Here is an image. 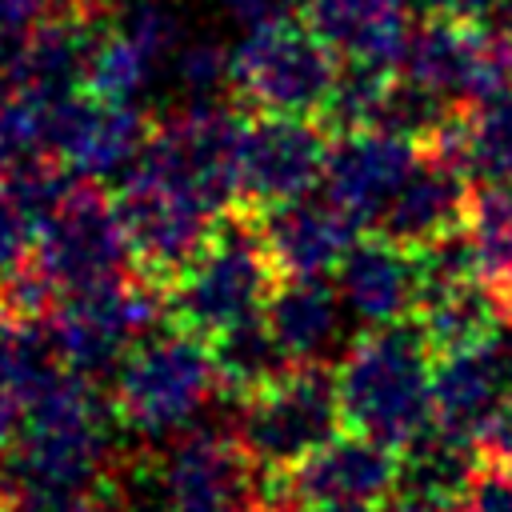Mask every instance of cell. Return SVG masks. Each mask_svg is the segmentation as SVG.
I'll return each instance as SVG.
<instances>
[{
	"mask_svg": "<svg viewBox=\"0 0 512 512\" xmlns=\"http://www.w3.org/2000/svg\"><path fill=\"white\" fill-rule=\"evenodd\" d=\"M416 320L364 328L336 368L340 412L352 432L404 448L432 424V360Z\"/></svg>",
	"mask_w": 512,
	"mask_h": 512,
	"instance_id": "1",
	"label": "cell"
},
{
	"mask_svg": "<svg viewBox=\"0 0 512 512\" xmlns=\"http://www.w3.org/2000/svg\"><path fill=\"white\" fill-rule=\"evenodd\" d=\"M276 284L280 276L260 244L252 208H232L216 220L204 252L164 288L168 324L200 340H216L220 332L260 316Z\"/></svg>",
	"mask_w": 512,
	"mask_h": 512,
	"instance_id": "2",
	"label": "cell"
},
{
	"mask_svg": "<svg viewBox=\"0 0 512 512\" xmlns=\"http://www.w3.org/2000/svg\"><path fill=\"white\" fill-rule=\"evenodd\" d=\"M220 392L208 340L172 328L148 332L112 372V412L140 440H172L188 432Z\"/></svg>",
	"mask_w": 512,
	"mask_h": 512,
	"instance_id": "3",
	"label": "cell"
},
{
	"mask_svg": "<svg viewBox=\"0 0 512 512\" xmlns=\"http://www.w3.org/2000/svg\"><path fill=\"white\" fill-rule=\"evenodd\" d=\"M160 316L168 320L164 288L144 280L140 272L136 276L120 272L112 280L64 292L44 324L64 368L96 384V380H112L128 348L148 332H156Z\"/></svg>",
	"mask_w": 512,
	"mask_h": 512,
	"instance_id": "4",
	"label": "cell"
},
{
	"mask_svg": "<svg viewBox=\"0 0 512 512\" xmlns=\"http://www.w3.org/2000/svg\"><path fill=\"white\" fill-rule=\"evenodd\" d=\"M240 144L244 116L212 104H184L152 124L148 152L136 168L196 200L204 212L224 216L240 208Z\"/></svg>",
	"mask_w": 512,
	"mask_h": 512,
	"instance_id": "5",
	"label": "cell"
},
{
	"mask_svg": "<svg viewBox=\"0 0 512 512\" xmlns=\"http://www.w3.org/2000/svg\"><path fill=\"white\" fill-rule=\"evenodd\" d=\"M336 52L292 16L252 24L232 48V96L248 112L316 116L336 80Z\"/></svg>",
	"mask_w": 512,
	"mask_h": 512,
	"instance_id": "6",
	"label": "cell"
},
{
	"mask_svg": "<svg viewBox=\"0 0 512 512\" xmlns=\"http://www.w3.org/2000/svg\"><path fill=\"white\" fill-rule=\"evenodd\" d=\"M340 424L344 412L336 372H328L324 364H292L272 384L240 400L232 432L268 476H280L320 444H328Z\"/></svg>",
	"mask_w": 512,
	"mask_h": 512,
	"instance_id": "7",
	"label": "cell"
},
{
	"mask_svg": "<svg viewBox=\"0 0 512 512\" xmlns=\"http://www.w3.org/2000/svg\"><path fill=\"white\" fill-rule=\"evenodd\" d=\"M32 260L60 296L128 272L132 252L116 196L96 180H76L36 224Z\"/></svg>",
	"mask_w": 512,
	"mask_h": 512,
	"instance_id": "8",
	"label": "cell"
},
{
	"mask_svg": "<svg viewBox=\"0 0 512 512\" xmlns=\"http://www.w3.org/2000/svg\"><path fill=\"white\" fill-rule=\"evenodd\" d=\"M148 140L152 120L136 104H108L92 92L40 100V144L76 180L120 184L144 160Z\"/></svg>",
	"mask_w": 512,
	"mask_h": 512,
	"instance_id": "9",
	"label": "cell"
},
{
	"mask_svg": "<svg viewBox=\"0 0 512 512\" xmlns=\"http://www.w3.org/2000/svg\"><path fill=\"white\" fill-rule=\"evenodd\" d=\"M268 476L236 432L188 428L156 460L164 512H260Z\"/></svg>",
	"mask_w": 512,
	"mask_h": 512,
	"instance_id": "10",
	"label": "cell"
},
{
	"mask_svg": "<svg viewBox=\"0 0 512 512\" xmlns=\"http://www.w3.org/2000/svg\"><path fill=\"white\" fill-rule=\"evenodd\" d=\"M112 196H116V212L128 236L132 268L160 288H168L204 252L220 220L144 168H132L116 184Z\"/></svg>",
	"mask_w": 512,
	"mask_h": 512,
	"instance_id": "11",
	"label": "cell"
},
{
	"mask_svg": "<svg viewBox=\"0 0 512 512\" xmlns=\"http://www.w3.org/2000/svg\"><path fill=\"white\" fill-rule=\"evenodd\" d=\"M400 72L452 108H472L512 84V40L492 36L480 24L424 16L408 36Z\"/></svg>",
	"mask_w": 512,
	"mask_h": 512,
	"instance_id": "12",
	"label": "cell"
},
{
	"mask_svg": "<svg viewBox=\"0 0 512 512\" xmlns=\"http://www.w3.org/2000/svg\"><path fill=\"white\" fill-rule=\"evenodd\" d=\"M328 128L312 116L252 112L240 144V208H268L312 192L328 164Z\"/></svg>",
	"mask_w": 512,
	"mask_h": 512,
	"instance_id": "13",
	"label": "cell"
},
{
	"mask_svg": "<svg viewBox=\"0 0 512 512\" xmlns=\"http://www.w3.org/2000/svg\"><path fill=\"white\" fill-rule=\"evenodd\" d=\"M400 484V448L364 432H336L296 468L272 480V500L292 508L312 504H380Z\"/></svg>",
	"mask_w": 512,
	"mask_h": 512,
	"instance_id": "14",
	"label": "cell"
},
{
	"mask_svg": "<svg viewBox=\"0 0 512 512\" xmlns=\"http://www.w3.org/2000/svg\"><path fill=\"white\" fill-rule=\"evenodd\" d=\"M504 408H512V320L472 348L436 356L432 368V424L480 444Z\"/></svg>",
	"mask_w": 512,
	"mask_h": 512,
	"instance_id": "15",
	"label": "cell"
},
{
	"mask_svg": "<svg viewBox=\"0 0 512 512\" xmlns=\"http://www.w3.org/2000/svg\"><path fill=\"white\" fill-rule=\"evenodd\" d=\"M416 160H420V144L404 136H392L380 128L344 132L328 148L320 184H324V196H332L356 220V228L376 232L380 216L388 212L392 196L400 192Z\"/></svg>",
	"mask_w": 512,
	"mask_h": 512,
	"instance_id": "16",
	"label": "cell"
},
{
	"mask_svg": "<svg viewBox=\"0 0 512 512\" xmlns=\"http://www.w3.org/2000/svg\"><path fill=\"white\" fill-rule=\"evenodd\" d=\"M260 244L280 280L328 276L356 244V220L332 196H292L268 208H252Z\"/></svg>",
	"mask_w": 512,
	"mask_h": 512,
	"instance_id": "17",
	"label": "cell"
},
{
	"mask_svg": "<svg viewBox=\"0 0 512 512\" xmlns=\"http://www.w3.org/2000/svg\"><path fill=\"white\" fill-rule=\"evenodd\" d=\"M332 284H336L348 316L360 328H384V324L412 320L420 308V292H424L416 252L380 232H372L348 248Z\"/></svg>",
	"mask_w": 512,
	"mask_h": 512,
	"instance_id": "18",
	"label": "cell"
},
{
	"mask_svg": "<svg viewBox=\"0 0 512 512\" xmlns=\"http://www.w3.org/2000/svg\"><path fill=\"white\" fill-rule=\"evenodd\" d=\"M264 320L292 364H328L332 356H344L352 344V316L336 284H328L324 276L280 280L264 304Z\"/></svg>",
	"mask_w": 512,
	"mask_h": 512,
	"instance_id": "19",
	"label": "cell"
},
{
	"mask_svg": "<svg viewBox=\"0 0 512 512\" xmlns=\"http://www.w3.org/2000/svg\"><path fill=\"white\" fill-rule=\"evenodd\" d=\"M416 0H304V24L340 56L400 68Z\"/></svg>",
	"mask_w": 512,
	"mask_h": 512,
	"instance_id": "20",
	"label": "cell"
},
{
	"mask_svg": "<svg viewBox=\"0 0 512 512\" xmlns=\"http://www.w3.org/2000/svg\"><path fill=\"white\" fill-rule=\"evenodd\" d=\"M468 192H472V184L452 160H444L432 148H420L416 168L408 172V180L392 196L376 232L404 244V248H420V244L464 224Z\"/></svg>",
	"mask_w": 512,
	"mask_h": 512,
	"instance_id": "21",
	"label": "cell"
},
{
	"mask_svg": "<svg viewBox=\"0 0 512 512\" xmlns=\"http://www.w3.org/2000/svg\"><path fill=\"white\" fill-rule=\"evenodd\" d=\"M472 184H512V84L460 108L428 144Z\"/></svg>",
	"mask_w": 512,
	"mask_h": 512,
	"instance_id": "22",
	"label": "cell"
},
{
	"mask_svg": "<svg viewBox=\"0 0 512 512\" xmlns=\"http://www.w3.org/2000/svg\"><path fill=\"white\" fill-rule=\"evenodd\" d=\"M412 320L420 324L428 348L436 356H448V352L488 340L508 320V308H504L500 288L476 276V280H460L448 288H428Z\"/></svg>",
	"mask_w": 512,
	"mask_h": 512,
	"instance_id": "23",
	"label": "cell"
},
{
	"mask_svg": "<svg viewBox=\"0 0 512 512\" xmlns=\"http://www.w3.org/2000/svg\"><path fill=\"white\" fill-rule=\"evenodd\" d=\"M484 452L476 440H464L440 424H428L416 440L400 448V484L408 492H428V496H448L460 500L480 472Z\"/></svg>",
	"mask_w": 512,
	"mask_h": 512,
	"instance_id": "24",
	"label": "cell"
},
{
	"mask_svg": "<svg viewBox=\"0 0 512 512\" xmlns=\"http://www.w3.org/2000/svg\"><path fill=\"white\" fill-rule=\"evenodd\" d=\"M208 348H212L220 392H228L236 400L252 396L256 388L272 384L280 372L292 368V360L280 348L276 332L268 328L264 312L244 320V324H236V328H228V332H220L216 340H208Z\"/></svg>",
	"mask_w": 512,
	"mask_h": 512,
	"instance_id": "25",
	"label": "cell"
},
{
	"mask_svg": "<svg viewBox=\"0 0 512 512\" xmlns=\"http://www.w3.org/2000/svg\"><path fill=\"white\" fill-rule=\"evenodd\" d=\"M464 232L472 240L480 276L504 296L512 288V184H472Z\"/></svg>",
	"mask_w": 512,
	"mask_h": 512,
	"instance_id": "26",
	"label": "cell"
},
{
	"mask_svg": "<svg viewBox=\"0 0 512 512\" xmlns=\"http://www.w3.org/2000/svg\"><path fill=\"white\" fill-rule=\"evenodd\" d=\"M392 76H396V68H388V64L344 60V64L336 68L332 92H328L324 108L316 112V120H320L332 136L376 128V116H380V104H384V96H388Z\"/></svg>",
	"mask_w": 512,
	"mask_h": 512,
	"instance_id": "27",
	"label": "cell"
},
{
	"mask_svg": "<svg viewBox=\"0 0 512 512\" xmlns=\"http://www.w3.org/2000/svg\"><path fill=\"white\" fill-rule=\"evenodd\" d=\"M152 64H156V56H148L116 20H108L96 40V52H92L84 92H92L96 100H108V104H136V96L148 84Z\"/></svg>",
	"mask_w": 512,
	"mask_h": 512,
	"instance_id": "28",
	"label": "cell"
},
{
	"mask_svg": "<svg viewBox=\"0 0 512 512\" xmlns=\"http://www.w3.org/2000/svg\"><path fill=\"white\" fill-rule=\"evenodd\" d=\"M176 76L192 104H212L220 92H232V52L220 44H192L176 56Z\"/></svg>",
	"mask_w": 512,
	"mask_h": 512,
	"instance_id": "29",
	"label": "cell"
},
{
	"mask_svg": "<svg viewBox=\"0 0 512 512\" xmlns=\"http://www.w3.org/2000/svg\"><path fill=\"white\" fill-rule=\"evenodd\" d=\"M32 248H36V216L0 180V280L24 268L32 260Z\"/></svg>",
	"mask_w": 512,
	"mask_h": 512,
	"instance_id": "30",
	"label": "cell"
},
{
	"mask_svg": "<svg viewBox=\"0 0 512 512\" xmlns=\"http://www.w3.org/2000/svg\"><path fill=\"white\" fill-rule=\"evenodd\" d=\"M460 512H512V472L484 460L460 496Z\"/></svg>",
	"mask_w": 512,
	"mask_h": 512,
	"instance_id": "31",
	"label": "cell"
},
{
	"mask_svg": "<svg viewBox=\"0 0 512 512\" xmlns=\"http://www.w3.org/2000/svg\"><path fill=\"white\" fill-rule=\"evenodd\" d=\"M68 4L72 0H0V28L16 32V36H28Z\"/></svg>",
	"mask_w": 512,
	"mask_h": 512,
	"instance_id": "32",
	"label": "cell"
},
{
	"mask_svg": "<svg viewBox=\"0 0 512 512\" xmlns=\"http://www.w3.org/2000/svg\"><path fill=\"white\" fill-rule=\"evenodd\" d=\"M228 8V16H236L240 24H268V20H280V16H292L300 12L304 0H220Z\"/></svg>",
	"mask_w": 512,
	"mask_h": 512,
	"instance_id": "33",
	"label": "cell"
},
{
	"mask_svg": "<svg viewBox=\"0 0 512 512\" xmlns=\"http://www.w3.org/2000/svg\"><path fill=\"white\" fill-rule=\"evenodd\" d=\"M416 4L424 8V16H448V20H464V24H484L500 0H416Z\"/></svg>",
	"mask_w": 512,
	"mask_h": 512,
	"instance_id": "34",
	"label": "cell"
},
{
	"mask_svg": "<svg viewBox=\"0 0 512 512\" xmlns=\"http://www.w3.org/2000/svg\"><path fill=\"white\" fill-rule=\"evenodd\" d=\"M480 452H484L488 464H500V468L512 472V408H504V412L496 416V424L484 432Z\"/></svg>",
	"mask_w": 512,
	"mask_h": 512,
	"instance_id": "35",
	"label": "cell"
},
{
	"mask_svg": "<svg viewBox=\"0 0 512 512\" xmlns=\"http://www.w3.org/2000/svg\"><path fill=\"white\" fill-rule=\"evenodd\" d=\"M384 512H460V500H448V496H428V492H408V488H396Z\"/></svg>",
	"mask_w": 512,
	"mask_h": 512,
	"instance_id": "36",
	"label": "cell"
},
{
	"mask_svg": "<svg viewBox=\"0 0 512 512\" xmlns=\"http://www.w3.org/2000/svg\"><path fill=\"white\" fill-rule=\"evenodd\" d=\"M20 428H24V408H20V400H16L8 388H0V452H8V448L16 444Z\"/></svg>",
	"mask_w": 512,
	"mask_h": 512,
	"instance_id": "37",
	"label": "cell"
},
{
	"mask_svg": "<svg viewBox=\"0 0 512 512\" xmlns=\"http://www.w3.org/2000/svg\"><path fill=\"white\" fill-rule=\"evenodd\" d=\"M304 512H376L372 504H312Z\"/></svg>",
	"mask_w": 512,
	"mask_h": 512,
	"instance_id": "38",
	"label": "cell"
},
{
	"mask_svg": "<svg viewBox=\"0 0 512 512\" xmlns=\"http://www.w3.org/2000/svg\"><path fill=\"white\" fill-rule=\"evenodd\" d=\"M504 308H508V320H512V288L504 292Z\"/></svg>",
	"mask_w": 512,
	"mask_h": 512,
	"instance_id": "39",
	"label": "cell"
},
{
	"mask_svg": "<svg viewBox=\"0 0 512 512\" xmlns=\"http://www.w3.org/2000/svg\"><path fill=\"white\" fill-rule=\"evenodd\" d=\"M0 512H12V508H8V496H4V484H0Z\"/></svg>",
	"mask_w": 512,
	"mask_h": 512,
	"instance_id": "40",
	"label": "cell"
}]
</instances>
